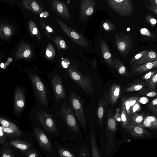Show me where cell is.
<instances>
[{
  "instance_id": "obj_1",
  "label": "cell",
  "mask_w": 157,
  "mask_h": 157,
  "mask_svg": "<svg viewBox=\"0 0 157 157\" xmlns=\"http://www.w3.org/2000/svg\"><path fill=\"white\" fill-rule=\"evenodd\" d=\"M68 73L70 77L86 93L89 95H93L94 90L92 80L88 75H83L75 66L69 67Z\"/></svg>"
},
{
  "instance_id": "obj_2",
  "label": "cell",
  "mask_w": 157,
  "mask_h": 157,
  "mask_svg": "<svg viewBox=\"0 0 157 157\" xmlns=\"http://www.w3.org/2000/svg\"><path fill=\"white\" fill-rule=\"evenodd\" d=\"M117 130V123L114 118V113L111 109L107 111V120L106 137L107 140L106 154L110 155L114 149V140Z\"/></svg>"
},
{
  "instance_id": "obj_3",
  "label": "cell",
  "mask_w": 157,
  "mask_h": 157,
  "mask_svg": "<svg viewBox=\"0 0 157 157\" xmlns=\"http://www.w3.org/2000/svg\"><path fill=\"white\" fill-rule=\"evenodd\" d=\"M110 8L122 16H129L133 11V4L130 0H108L107 1Z\"/></svg>"
},
{
  "instance_id": "obj_4",
  "label": "cell",
  "mask_w": 157,
  "mask_h": 157,
  "mask_svg": "<svg viewBox=\"0 0 157 157\" xmlns=\"http://www.w3.org/2000/svg\"><path fill=\"white\" fill-rule=\"evenodd\" d=\"M71 106L82 127L85 128L86 119L84 112L82 102L80 97L73 90L71 92L69 96Z\"/></svg>"
},
{
  "instance_id": "obj_5",
  "label": "cell",
  "mask_w": 157,
  "mask_h": 157,
  "mask_svg": "<svg viewBox=\"0 0 157 157\" xmlns=\"http://www.w3.org/2000/svg\"><path fill=\"white\" fill-rule=\"evenodd\" d=\"M60 114L70 129L75 133H78L79 132L78 125L72 109L67 103H65L62 105Z\"/></svg>"
},
{
  "instance_id": "obj_6",
  "label": "cell",
  "mask_w": 157,
  "mask_h": 157,
  "mask_svg": "<svg viewBox=\"0 0 157 157\" xmlns=\"http://www.w3.org/2000/svg\"><path fill=\"white\" fill-rule=\"evenodd\" d=\"M114 38L117 48L120 53L123 55L128 54L132 46L131 37L122 33H118L115 34Z\"/></svg>"
},
{
  "instance_id": "obj_7",
  "label": "cell",
  "mask_w": 157,
  "mask_h": 157,
  "mask_svg": "<svg viewBox=\"0 0 157 157\" xmlns=\"http://www.w3.org/2000/svg\"><path fill=\"white\" fill-rule=\"evenodd\" d=\"M30 78L35 94L40 103L47 107V101L45 85L37 75H31Z\"/></svg>"
},
{
  "instance_id": "obj_8",
  "label": "cell",
  "mask_w": 157,
  "mask_h": 157,
  "mask_svg": "<svg viewBox=\"0 0 157 157\" xmlns=\"http://www.w3.org/2000/svg\"><path fill=\"white\" fill-rule=\"evenodd\" d=\"M56 20L62 30L74 42L83 47H88L87 41L82 34L71 28L60 19L57 18Z\"/></svg>"
},
{
  "instance_id": "obj_9",
  "label": "cell",
  "mask_w": 157,
  "mask_h": 157,
  "mask_svg": "<svg viewBox=\"0 0 157 157\" xmlns=\"http://www.w3.org/2000/svg\"><path fill=\"white\" fill-rule=\"evenodd\" d=\"M40 112L37 114L36 118L38 121L48 132L58 134V131L53 117L44 110Z\"/></svg>"
},
{
  "instance_id": "obj_10",
  "label": "cell",
  "mask_w": 157,
  "mask_h": 157,
  "mask_svg": "<svg viewBox=\"0 0 157 157\" xmlns=\"http://www.w3.org/2000/svg\"><path fill=\"white\" fill-rule=\"evenodd\" d=\"M126 130L131 137L134 140H152L151 133L145 129L137 125H131Z\"/></svg>"
},
{
  "instance_id": "obj_11",
  "label": "cell",
  "mask_w": 157,
  "mask_h": 157,
  "mask_svg": "<svg viewBox=\"0 0 157 157\" xmlns=\"http://www.w3.org/2000/svg\"><path fill=\"white\" fill-rule=\"evenodd\" d=\"M110 101L108 92L105 91L100 99L97 109V115L100 127L102 125L105 111Z\"/></svg>"
},
{
  "instance_id": "obj_12",
  "label": "cell",
  "mask_w": 157,
  "mask_h": 157,
  "mask_svg": "<svg viewBox=\"0 0 157 157\" xmlns=\"http://www.w3.org/2000/svg\"><path fill=\"white\" fill-rule=\"evenodd\" d=\"M52 88L57 101L62 98H65L66 94L62 84L61 76L58 74L55 75L52 82Z\"/></svg>"
},
{
  "instance_id": "obj_13",
  "label": "cell",
  "mask_w": 157,
  "mask_h": 157,
  "mask_svg": "<svg viewBox=\"0 0 157 157\" xmlns=\"http://www.w3.org/2000/svg\"><path fill=\"white\" fill-rule=\"evenodd\" d=\"M40 146L48 152L52 151V147L49 140L44 132L38 127H36L34 131Z\"/></svg>"
},
{
  "instance_id": "obj_14",
  "label": "cell",
  "mask_w": 157,
  "mask_h": 157,
  "mask_svg": "<svg viewBox=\"0 0 157 157\" xmlns=\"http://www.w3.org/2000/svg\"><path fill=\"white\" fill-rule=\"evenodd\" d=\"M50 3L52 9L57 15L64 19L70 18V13L65 3L56 0L51 1Z\"/></svg>"
},
{
  "instance_id": "obj_15",
  "label": "cell",
  "mask_w": 157,
  "mask_h": 157,
  "mask_svg": "<svg viewBox=\"0 0 157 157\" xmlns=\"http://www.w3.org/2000/svg\"><path fill=\"white\" fill-rule=\"evenodd\" d=\"M80 14L84 18H86L93 13L94 7L97 3L95 0H82L79 1Z\"/></svg>"
},
{
  "instance_id": "obj_16",
  "label": "cell",
  "mask_w": 157,
  "mask_h": 157,
  "mask_svg": "<svg viewBox=\"0 0 157 157\" xmlns=\"http://www.w3.org/2000/svg\"><path fill=\"white\" fill-rule=\"evenodd\" d=\"M25 105V96L23 90L18 88L14 94V109L17 113H20L23 110Z\"/></svg>"
},
{
  "instance_id": "obj_17",
  "label": "cell",
  "mask_w": 157,
  "mask_h": 157,
  "mask_svg": "<svg viewBox=\"0 0 157 157\" xmlns=\"http://www.w3.org/2000/svg\"><path fill=\"white\" fill-rule=\"evenodd\" d=\"M157 60V52L148 50L141 58L131 64L132 68L137 67L145 63Z\"/></svg>"
},
{
  "instance_id": "obj_18",
  "label": "cell",
  "mask_w": 157,
  "mask_h": 157,
  "mask_svg": "<svg viewBox=\"0 0 157 157\" xmlns=\"http://www.w3.org/2000/svg\"><path fill=\"white\" fill-rule=\"evenodd\" d=\"M23 6L34 13L39 14L43 10L40 3L35 0H23L22 1Z\"/></svg>"
},
{
  "instance_id": "obj_19",
  "label": "cell",
  "mask_w": 157,
  "mask_h": 157,
  "mask_svg": "<svg viewBox=\"0 0 157 157\" xmlns=\"http://www.w3.org/2000/svg\"><path fill=\"white\" fill-rule=\"evenodd\" d=\"M32 54V49L28 45L22 43L18 47L16 56L17 59H28L31 56Z\"/></svg>"
},
{
  "instance_id": "obj_20",
  "label": "cell",
  "mask_w": 157,
  "mask_h": 157,
  "mask_svg": "<svg viewBox=\"0 0 157 157\" xmlns=\"http://www.w3.org/2000/svg\"><path fill=\"white\" fill-rule=\"evenodd\" d=\"M100 48L104 58L107 64L111 67L113 68V62L112 56L106 42L101 40L100 42Z\"/></svg>"
},
{
  "instance_id": "obj_21",
  "label": "cell",
  "mask_w": 157,
  "mask_h": 157,
  "mask_svg": "<svg viewBox=\"0 0 157 157\" xmlns=\"http://www.w3.org/2000/svg\"><path fill=\"white\" fill-rule=\"evenodd\" d=\"M121 90V86L117 84H114L110 87L108 95L111 105H114L117 102L120 96Z\"/></svg>"
},
{
  "instance_id": "obj_22",
  "label": "cell",
  "mask_w": 157,
  "mask_h": 157,
  "mask_svg": "<svg viewBox=\"0 0 157 157\" xmlns=\"http://www.w3.org/2000/svg\"><path fill=\"white\" fill-rule=\"evenodd\" d=\"M157 67V60L148 62L137 67L132 68L135 73H140Z\"/></svg>"
},
{
  "instance_id": "obj_23",
  "label": "cell",
  "mask_w": 157,
  "mask_h": 157,
  "mask_svg": "<svg viewBox=\"0 0 157 157\" xmlns=\"http://www.w3.org/2000/svg\"><path fill=\"white\" fill-rule=\"evenodd\" d=\"M11 145L14 147L25 152V153L30 150L31 144L27 142L18 140H12L10 142Z\"/></svg>"
},
{
  "instance_id": "obj_24",
  "label": "cell",
  "mask_w": 157,
  "mask_h": 157,
  "mask_svg": "<svg viewBox=\"0 0 157 157\" xmlns=\"http://www.w3.org/2000/svg\"><path fill=\"white\" fill-rule=\"evenodd\" d=\"M121 113V125L123 128L126 129L131 125V121L129 120L128 117L124 103L122 101Z\"/></svg>"
},
{
  "instance_id": "obj_25",
  "label": "cell",
  "mask_w": 157,
  "mask_h": 157,
  "mask_svg": "<svg viewBox=\"0 0 157 157\" xmlns=\"http://www.w3.org/2000/svg\"><path fill=\"white\" fill-rule=\"evenodd\" d=\"M113 68L117 70L120 75L125 76L127 75L126 68L121 62L116 58L113 59Z\"/></svg>"
},
{
  "instance_id": "obj_26",
  "label": "cell",
  "mask_w": 157,
  "mask_h": 157,
  "mask_svg": "<svg viewBox=\"0 0 157 157\" xmlns=\"http://www.w3.org/2000/svg\"><path fill=\"white\" fill-rule=\"evenodd\" d=\"M13 29L11 27L7 25H1L0 36L2 38H8L13 34Z\"/></svg>"
},
{
  "instance_id": "obj_27",
  "label": "cell",
  "mask_w": 157,
  "mask_h": 157,
  "mask_svg": "<svg viewBox=\"0 0 157 157\" xmlns=\"http://www.w3.org/2000/svg\"><path fill=\"white\" fill-rule=\"evenodd\" d=\"M96 140L94 134L91 133L90 134V143L92 157H100Z\"/></svg>"
},
{
  "instance_id": "obj_28",
  "label": "cell",
  "mask_w": 157,
  "mask_h": 157,
  "mask_svg": "<svg viewBox=\"0 0 157 157\" xmlns=\"http://www.w3.org/2000/svg\"><path fill=\"white\" fill-rule=\"evenodd\" d=\"M0 127L4 134L7 136L12 137H18L20 136L22 134L21 130H17L10 128H5L2 126Z\"/></svg>"
},
{
  "instance_id": "obj_29",
  "label": "cell",
  "mask_w": 157,
  "mask_h": 157,
  "mask_svg": "<svg viewBox=\"0 0 157 157\" xmlns=\"http://www.w3.org/2000/svg\"><path fill=\"white\" fill-rule=\"evenodd\" d=\"M29 26L30 32L32 35H35L38 40L40 39V35L39 32L37 27L32 20H30L29 22Z\"/></svg>"
},
{
  "instance_id": "obj_30",
  "label": "cell",
  "mask_w": 157,
  "mask_h": 157,
  "mask_svg": "<svg viewBox=\"0 0 157 157\" xmlns=\"http://www.w3.org/2000/svg\"><path fill=\"white\" fill-rule=\"evenodd\" d=\"M143 114H136L131 116V125H136L140 124L144 118Z\"/></svg>"
},
{
  "instance_id": "obj_31",
  "label": "cell",
  "mask_w": 157,
  "mask_h": 157,
  "mask_svg": "<svg viewBox=\"0 0 157 157\" xmlns=\"http://www.w3.org/2000/svg\"><path fill=\"white\" fill-rule=\"evenodd\" d=\"M0 123L1 126L3 127L11 128L17 130H20L14 124L2 118H0Z\"/></svg>"
},
{
  "instance_id": "obj_32",
  "label": "cell",
  "mask_w": 157,
  "mask_h": 157,
  "mask_svg": "<svg viewBox=\"0 0 157 157\" xmlns=\"http://www.w3.org/2000/svg\"><path fill=\"white\" fill-rule=\"evenodd\" d=\"M53 41L59 48L65 49L67 47L65 41L60 36H56L53 38Z\"/></svg>"
},
{
  "instance_id": "obj_33",
  "label": "cell",
  "mask_w": 157,
  "mask_h": 157,
  "mask_svg": "<svg viewBox=\"0 0 157 157\" xmlns=\"http://www.w3.org/2000/svg\"><path fill=\"white\" fill-rule=\"evenodd\" d=\"M148 50L146 49L137 53L131 59L129 63L131 64L140 59L146 54Z\"/></svg>"
},
{
  "instance_id": "obj_34",
  "label": "cell",
  "mask_w": 157,
  "mask_h": 157,
  "mask_svg": "<svg viewBox=\"0 0 157 157\" xmlns=\"http://www.w3.org/2000/svg\"><path fill=\"white\" fill-rule=\"evenodd\" d=\"M55 52L53 46L50 44L48 45L46 51V55L49 59H52L55 56Z\"/></svg>"
},
{
  "instance_id": "obj_35",
  "label": "cell",
  "mask_w": 157,
  "mask_h": 157,
  "mask_svg": "<svg viewBox=\"0 0 157 157\" xmlns=\"http://www.w3.org/2000/svg\"><path fill=\"white\" fill-rule=\"evenodd\" d=\"M122 101L124 102L126 111L129 120L131 121L132 116V108L130 107L128 98L125 99H123Z\"/></svg>"
},
{
  "instance_id": "obj_36",
  "label": "cell",
  "mask_w": 157,
  "mask_h": 157,
  "mask_svg": "<svg viewBox=\"0 0 157 157\" xmlns=\"http://www.w3.org/2000/svg\"><path fill=\"white\" fill-rule=\"evenodd\" d=\"M141 34L144 36H147L150 38L155 39L156 38V35L150 31L146 28H141L140 29Z\"/></svg>"
},
{
  "instance_id": "obj_37",
  "label": "cell",
  "mask_w": 157,
  "mask_h": 157,
  "mask_svg": "<svg viewBox=\"0 0 157 157\" xmlns=\"http://www.w3.org/2000/svg\"><path fill=\"white\" fill-rule=\"evenodd\" d=\"M146 21L153 27L157 23V19L151 14L146 13L145 14Z\"/></svg>"
},
{
  "instance_id": "obj_38",
  "label": "cell",
  "mask_w": 157,
  "mask_h": 157,
  "mask_svg": "<svg viewBox=\"0 0 157 157\" xmlns=\"http://www.w3.org/2000/svg\"><path fill=\"white\" fill-rule=\"evenodd\" d=\"M144 86V84H138L132 85L127 88L126 91L127 92H130L139 91L142 89Z\"/></svg>"
},
{
  "instance_id": "obj_39",
  "label": "cell",
  "mask_w": 157,
  "mask_h": 157,
  "mask_svg": "<svg viewBox=\"0 0 157 157\" xmlns=\"http://www.w3.org/2000/svg\"><path fill=\"white\" fill-rule=\"evenodd\" d=\"M102 24L103 28L106 32L111 31L115 29L114 25L110 21H105L103 22Z\"/></svg>"
},
{
  "instance_id": "obj_40",
  "label": "cell",
  "mask_w": 157,
  "mask_h": 157,
  "mask_svg": "<svg viewBox=\"0 0 157 157\" xmlns=\"http://www.w3.org/2000/svg\"><path fill=\"white\" fill-rule=\"evenodd\" d=\"M58 152L60 157H76L69 151L63 148H60Z\"/></svg>"
},
{
  "instance_id": "obj_41",
  "label": "cell",
  "mask_w": 157,
  "mask_h": 157,
  "mask_svg": "<svg viewBox=\"0 0 157 157\" xmlns=\"http://www.w3.org/2000/svg\"><path fill=\"white\" fill-rule=\"evenodd\" d=\"M149 109L157 113V98L152 100L148 105Z\"/></svg>"
},
{
  "instance_id": "obj_42",
  "label": "cell",
  "mask_w": 157,
  "mask_h": 157,
  "mask_svg": "<svg viewBox=\"0 0 157 157\" xmlns=\"http://www.w3.org/2000/svg\"><path fill=\"white\" fill-rule=\"evenodd\" d=\"M157 83V72L152 77L148 83L149 87L151 89H154Z\"/></svg>"
},
{
  "instance_id": "obj_43",
  "label": "cell",
  "mask_w": 157,
  "mask_h": 157,
  "mask_svg": "<svg viewBox=\"0 0 157 157\" xmlns=\"http://www.w3.org/2000/svg\"><path fill=\"white\" fill-rule=\"evenodd\" d=\"M157 72V69L154 71H151L144 74L143 76V79L146 81L148 80Z\"/></svg>"
},
{
  "instance_id": "obj_44",
  "label": "cell",
  "mask_w": 157,
  "mask_h": 157,
  "mask_svg": "<svg viewBox=\"0 0 157 157\" xmlns=\"http://www.w3.org/2000/svg\"><path fill=\"white\" fill-rule=\"evenodd\" d=\"M1 157H14L10 149H6L3 150L1 153Z\"/></svg>"
},
{
  "instance_id": "obj_45",
  "label": "cell",
  "mask_w": 157,
  "mask_h": 157,
  "mask_svg": "<svg viewBox=\"0 0 157 157\" xmlns=\"http://www.w3.org/2000/svg\"><path fill=\"white\" fill-rule=\"evenodd\" d=\"M79 157H90L89 151L86 147H83L79 151Z\"/></svg>"
},
{
  "instance_id": "obj_46",
  "label": "cell",
  "mask_w": 157,
  "mask_h": 157,
  "mask_svg": "<svg viewBox=\"0 0 157 157\" xmlns=\"http://www.w3.org/2000/svg\"><path fill=\"white\" fill-rule=\"evenodd\" d=\"M141 106L138 102H137L133 106L132 109V116L136 114V113L141 109Z\"/></svg>"
},
{
  "instance_id": "obj_47",
  "label": "cell",
  "mask_w": 157,
  "mask_h": 157,
  "mask_svg": "<svg viewBox=\"0 0 157 157\" xmlns=\"http://www.w3.org/2000/svg\"><path fill=\"white\" fill-rule=\"evenodd\" d=\"M120 109L117 108L115 109V113H114V118L116 121L121 122V113Z\"/></svg>"
},
{
  "instance_id": "obj_48",
  "label": "cell",
  "mask_w": 157,
  "mask_h": 157,
  "mask_svg": "<svg viewBox=\"0 0 157 157\" xmlns=\"http://www.w3.org/2000/svg\"><path fill=\"white\" fill-rule=\"evenodd\" d=\"M25 154L27 157H38L37 152L34 150H30Z\"/></svg>"
},
{
  "instance_id": "obj_49",
  "label": "cell",
  "mask_w": 157,
  "mask_h": 157,
  "mask_svg": "<svg viewBox=\"0 0 157 157\" xmlns=\"http://www.w3.org/2000/svg\"><path fill=\"white\" fill-rule=\"evenodd\" d=\"M5 134L2 131V128L0 127V144H2L4 143L6 140Z\"/></svg>"
},
{
  "instance_id": "obj_50",
  "label": "cell",
  "mask_w": 157,
  "mask_h": 157,
  "mask_svg": "<svg viewBox=\"0 0 157 157\" xmlns=\"http://www.w3.org/2000/svg\"><path fill=\"white\" fill-rule=\"evenodd\" d=\"M130 105L132 109V107L136 102L138 99V98L137 97H134L128 98Z\"/></svg>"
},
{
  "instance_id": "obj_51",
  "label": "cell",
  "mask_w": 157,
  "mask_h": 157,
  "mask_svg": "<svg viewBox=\"0 0 157 157\" xmlns=\"http://www.w3.org/2000/svg\"><path fill=\"white\" fill-rule=\"evenodd\" d=\"M42 27L44 29L45 31L47 32V33L48 34L49 33H52L54 32L52 29L49 26L42 24Z\"/></svg>"
},
{
  "instance_id": "obj_52",
  "label": "cell",
  "mask_w": 157,
  "mask_h": 157,
  "mask_svg": "<svg viewBox=\"0 0 157 157\" xmlns=\"http://www.w3.org/2000/svg\"><path fill=\"white\" fill-rule=\"evenodd\" d=\"M147 8L157 15V6L151 5L147 6Z\"/></svg>"
},
{
  "instance_id": "obj_53",
  "label": "cell",
  "mask_w": 157,
  "mask_h": 157,
  "mask_svg": "<svg viewBox=\"0 0 157 157\" xmlns=\"http://www.w3.org/2000/svg\"><path fill=\"white\" fill-rule=\"evenodd\" d=\"M61 64L62 66L64 68H67L69 64V61L67 59H63Z\"/></svg>"
},
{
  "instance_id": "obj_54",
  "label": "cell",
  "mask_w": 157,
  "mask_h": 157,
  "mask_svg": "<svg viewBox=\"0 0 157 157\" xmlns=\"http://www.w3.org/2000/svg\"><path fill=\"white\" fill-rule=\"evenodd\" d=\"M138 102L143 104H145L149 102V100L147 98L142 97L138 100Z\"/></svg>"
},
{
  "instance_id": "obj_55",
  "label": "cell",
  "mask_w": 157,
  "mask_h": 157,
  "mask_svg": "<svg viewBox=\"0 0 157 157\" xmlns=\"http://www.w3.org/2000/svg\"><path fill=\"white\" fill-rule=\"evenodd\" d=\"M157 95V93L155 91H151L148 92L146 95L149 97H153Z\"/></svg>"
},
{
  "instance_id": "obj_56",
  "label": "cell",
  "mask_w": 157,
  "mask_h": 157,
  "mask_svg": "<svg viewBox=\"0 0 157 157\" xmlns=\"http://www.w3.org/2000/svg\"><path fill=\"white\" fill-rule=\"evenodd\" d=\"M92 64L94 67L97 68V60L96 58L94 57L92 60Z\"/></svg>"
},
{
  "instance_id": "obj_57",
  "label": "cell",
  "mask_w": 157,
  "mask_h": 157,
  "mask_svg": "<svg viewBox=\"0 0 157 157\" xmlns=\"http://www.w3.org/2000/svg\"><path fill=\"white\" fill-rule=\"evenodd\" d=\"M149 2L151 5L157 6V0H150Z\"/></svg>"
},
{
  "instance_id": "obj_58",
  "label": "cell",
  "mask_w": 157,
  "mask_h": 157,
  "mask_svg": "<svg viewBox=\"0 0 157 157\" xmlns=\"http://www.w3.org/2000/svg\"><path fill=\"white\" fill-rule=\"evenodd\" d=\"M4 67V64L3 63H2L1 64V67H2V68H3V67Z\"/></svg>"
}]
</instances>
